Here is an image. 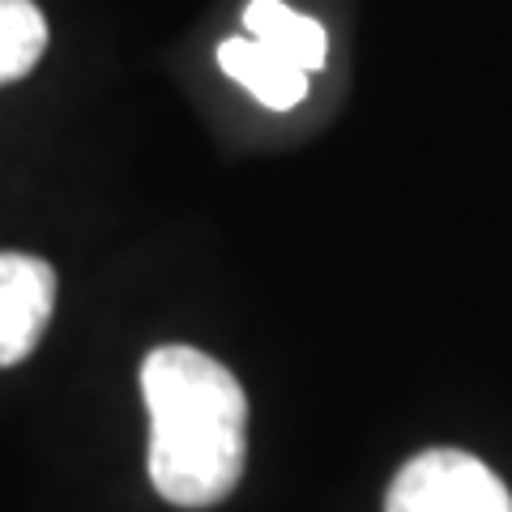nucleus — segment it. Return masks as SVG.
<instances>
[{
	"mask_svg": "<svg viewBox=\"0 0 512 512\" xmlns=\"http://www.w3.org/2000/svg\"><path fill=\"white\" fill-rule=\"evenodd\" d=\"M56 308V269L26 252H0V367L39 346Z\"/></svg>",
	"mask_w": 512,
	"mask_h": 512,
	"instance_id": "7ed1b4c3",
	"label": "nucleus"
},
{
	"mask_svg": "<svg viewBox=\"0 0 512 512\" xmlns=\"http://www.w3.org/2000/svg\"><path fill=\"white\" fill-rule=\"evenodd\" d=\"M218 64L231 82H239L269 111H291L308 94V73L295 69L291 60H282L278 52H269L252 35H231L218 47Z\"/></svg>",
	"mask_w": 512,
	"mask_h": 512,
	"instance_id": "20e7f679",
	"label": "nucleus"
},
{
	"mask_svg": "<svg viewBox=\"0 0 512 512\" xmlns=\"http://www.w3.org/2000/svg\"><path fill=\"white\" fill-rule=\"evenodd\" d=\"M150 410V483L175 508H214L248 457V397L214 355L158 346L141 363Z\"/></svg>",
	"mask_w": 512,
	"mask_h": 512,
	"instance_id": "f257e3e1",
	"label": "nucleus"
},
{
	"mask_svg": "<svg viewBox=\"0 0 512 512\" xmlns=\"http://www.w3.org/2000/svg\"><path fill=\"white\" fill-rule=\"evenodd\" d=\"M384 512H512V495L478 457L427 448L397 470Z\"/></svg>",
	"mask_w": 512,
	"mask_h": 512,
	"instance_id": "f03ea898",
	"label": "nucleus"
},
{
	"mask_svg": "<svg viewBox=\"0 0 512 512\" xmlns=\"http://www.w3.org/2000/svg\"><path fill=\"white\" fill-rule=\"evenodd\" d=\"M43 47L47 22L35 0H0V86L35 69Z\"/></svg>",
	"mask_w": 512,
	"mask_h": 512,
	"instance_id": "423d86ee",
	"label": "nucleus"
},
{
	"mask_svg": "<svg viewBox=\"0 0 512 512\" xmlns=\"http://www.w3.org/2000/svg\"><path fill=\"white\" fill-rule=\"evenodd\" d=\"M244 30L256 43H265L269 52L291 60L295 69H303L308 77L316 69H325V52H329L325 26H320L316 18H308V13L286 9L282 0H248Z\"/></svg>",
	"mask_w": 512,
	"mask_h": 512,
	"instance_id": "39448f33",
	"label": "nucleus"
}]
</instances>
